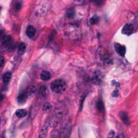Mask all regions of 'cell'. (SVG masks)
Instances as JSON below:
<instances>
[{"mask_svg":"<svg viewBox=\"0 0 138 138\" xmlns=\"http://www.w3.org/2000/svg\"><path fill=\"white\" fill-rule=\"evenodd\" d=\"M67 88L65 82L62 79H56L51 84V90L56 93H62L64 92Z\"/></svg>","mask_w":138,"mask_h":138,"instance_id":"obj_1","label":"cell"},{"mask_svg":"<svg viewBox=\"0 0 138 138\" xmlns=\"http://www.w3.org/2000/svg\"><path fill=\"white\" fill-rule=\"evenodd\" d=\"M63 113L60 111L54 112L50 119L49 125L51 128H54L58 125L62 118Z\"/></svg>","mask_w":138,"mask_h":138,"instance_id":"obj_2","label":"cell"},{"mask_svg":"<svg viewBox=\"0 0 138 138\" xmlns=\"http://www.w3.org/2000/svg\"><path fill=\"white\" fill-rule=\"evenodd\" d=\"M103 75L99 71H96L95 73H93L92 77V82L94 85H98L102 83L103 81Z\"/></svg>","mask_w":138,"mask_h":138,"instance_id":"obj_3","label":"cell"},{"mask_svg":"<svg viewBox=\"0 0 138 138\" xmlns=\"http://www.w3.org/2000/svg\"><path fill=\"white\" fill-rule=\"evenodd\" d=\"M36 92V87L34 85L29 86L24 91L25 95L27 99H31L34 97Z\"/></svg>","mask_w":138,"mask_h":138,"instance_id":"obj_4","label":"cell"},{"mask_svg":"<svg viewBox=\"0 0 138 138\" xmlns=\"http://www.w3.org/2000/svg\"><path fill=\"white\" fill-rule=\"evenodd\" d=\"M114 49L115 51L117 52L121 56H124L126 52V47L120 44L119 43L114 44Z\"/></svg>","mask_w":138,"mask_h":138,"instance_id":"obj_5","label":"cell"},{"mask_svg":"<svg viewBox=\"0 0 138 138\" xmlns=\"http://www.w3.org/2000/svg\"><path fill=\"white\" fill-rule=\"evenodd\" d=\"M134 27L133 24H126L123 27L122 30V33L126 35H131L133 32Z\"/></svg>","mask_w":138,"mask_h":138,"instance_id":"obj_6","label":"cell"},{"mask_svg":"<svg viewBox=\"0 0 138 138\" xmlns=\"http://www.w3.org/2000/svg\"><path fill=\"white\" fill-rule=\"evenodd\" d=\"M119 117L122 120L123 122L126 125H128L130 124V119L128 115L126 112L125 111H121L119 113Z\"/></svg>","mask_w":138,"mask_h":138,"instance_id":"obj_7","label":"cell"},{"mask_svg":"<svg viewBox=\"0 0 138 138\" xmlns=\"http://www.w3.org/2000/svg\"><path fill=\"white\" fill-rule=\"evenodd\" d=\"M48 132V126L47 125H44L42 128L38 138H47Z\"/></svg>","mask_w":138,"mask_h":138,"instance_id":"obj_8","label":"cell"},{"mask_svg":"<svg viewBox=\"0 0 138 138\" xmlns=\"http://www.w3.org/2000/svg\"><path fill=\"white\" fill-rule=\"evenodd\" d=\"M40 77L42 80L47 81L51 78V74L49 71L44 70L41 73Z\"/></svg>","mask_w":138,"mask_h":138,"instance_id":"obj_9","label":"cell"},{"mask_svg":"<svg viewBox=\"0 0 138 138\" xmlns=\"http://www.w3.org/2000/svg\"><path fill=\"white\" fill-rule=\"evenodd\" d=\"M36 29L32 25H29V26H27L26 30V35L29 37H32L34 36L36 34Z\"/></svg>","mask_w":138,"mask_h":138,"instance_id":"obj_10","label":"cell"},{"mask_svg":"<svg viewBox=\"0 0 138 138\" xmlns=\"http://www.w3.org/2000/svg\"><path fill=\"white\" fill-rule=\"evenodd\" d=\"M27 112L26 109H17L15 112L16 115L17 116L18 118H24V117L27 115Z\"/></svg>","mask_w":138,"mask_h":138,"instance_id":"obj_11","label":"cell"},{"mask_svg":"<svg viewBox=\"0 0 138 138\" xmlns=\"http://www.w3.org/2000/svg\"><path fill=\"white\" fill-rule=\"evenodd\" d=\"M12 42V38L10 36H5L3 38L2 43L4 46L8 47L9 46Z\"/></svg>","mask_w":138,"mask_h":138,"instance_id":"obj_12","label":"cell"},{"mask_svg":"<svg viewBox=\"0 0 138 138\" xmlns=\"http://www.w3.org/2000/svg\"><path fill=\"white\" fill-rule=\"evenodd\" d=\"M26 50V44L24 43H21L20 45L19 46L18 48V50H17V53L20 55H22L23 54Z\"/></svg>","mask_w":138,"mask_h":138,"instance_id":"obj_13","label":"cell"},{"mask_svg":"<svg viewBox=\"0 0 138 138\" xmlns=\"http://www.w3.org/2000/svg\"><path fill=\"white\" fill-rule=\"evenodd\" d=\"M27 99V98L25 95V92H23L19 95V96L17 98V101L20 104H23L26 102Z\"/></svg>","mask_w":138,"mask_h":138,"instance_id":"obj_14","label":"cell"},{"mask_svg":"<svg viewBox=\"0 0 138 138\" xmlns=\"http://www.w3.org/2000/svg\"><path fill=\"white\" fill-rule=\"evenodd\" d=\"M52 109V105L51 104L47 103L44 104L43 107V111L44 113H49L51 111Z\"/></svg>","mask_w":138,"mask_h":138,"instance_id":"obj_15","label":"cell"},{"mask_svg":"<svg viewBox=\"0 0 138 138\" xmlns=\"http://www.w3.org/2000/svg\"><path fill=\"white\" fill-rule=\"evenodd\" d=\"M90 1L91 0H72V3L74 5H79L84 4Z\"/></svg>","mask_w":138,"mask_h":138,"instance_id":"obj_16","label":"cell"},{"mask_svg":"<svg viewBox=\"0 0 138 138\" xmlns=\"http://www.w3.org/2000/svg\"><path fill=\"white\" fill-rule=\"evenodd\" d=\"M75 10L72 8L68 9L67 10V12H66V15H67V17L69 18H72L75 16Z\"/></svg>","mask_w":138,"mask_h":138,"instance_id":"obj_17","label":"cell"},{"mask_svg":"<svg viewBox=\"0 0 138 138\" xmlns=\"http://www.w3.org/2000/svg\"><path fill=\"white\" fill-rule=\"evenodd\" d=\"M12 74L10 72H6L4 75L3 77V81L4 82H8L10 80L11 78H12Z\"/></svg>","mask_w":138,"mask_h":138,"instance_id":"obj_18","label":"cell"},{"mask_svg":"<svg viewBox=\"0 0 138 138\" xmlns=\"http://www.w3.org/2000/svg\"><path fill=\"white\" fill-rule=\"evenodd\" d=\"M97 109L99 112H102L104 108V103L102 100H99L97 103Z\"/></svg>","mask_w":138,"mask_h":138,"instance_id":"obj_19","label":"cell"},{"mask_svg":"<svg viewBox=\"0 0 138 138\" xmlns=\"http://www.w3.org/2000/svg\"><path fill=\"white\" fill-rule=\"evenodd\" d=\"M40 95L43 97H46L48 95V91L47 89V87L45 86H42L40 90Z\"/></svg>","mask_w":138,"mask_h":138,"instance_id":"obj_20","label":"cell"},{"mask_svg":"<svg viewBox=\"0 0 138 138\" xmlns=\"http://www.w3.org/2000/svg\"><path fill=\"white\" fill-rule=\"evenodd\" d=\"M99 20V18L98 17V16H94V17H92V18H91L90 20V23L91 24H95L98 22Z\"/></svg>","mask_w":138,"mask_h":138,"instance_id":"obj_21","label":"cell"},{"mask_svg":"<svg viewBox=\"0 0 138 138\" xmlns=\"http://www.w3.org/2000/svg\"><path fill=\"white\" fill-rule=\"evenodd\" d=\"M59 132L57 130H55L54 131L51 136V138H59Z\"/></svg>","mask_w":138,"mask_h":138,"instance_id":"obj_22","label":"cell"},{"mask_svg":"<svg viewBox=\"0 0 138 138\" xmlns=\"http://www.w3.org/2000/svg\"><path fill=\"white\" fill-rule=\"evenodd\" d=\"M103 0H93V3L97 6H100L102 4Z\"/></svg>","mask_w":138,"mask_h":138,"instance_id":"obj_23","label":"cell"},{"mask_svg":"<svg viewBox=\"0 0 138 138\" xmlns=\"http://www.w3.org/2000/svg\"><path fill=\"white\" fill-rule=\"evenodd\" d=\"M115 135V132L114 130H112L109 132L107 135V138H114Z\"/></svg>","mask_w":138,"mask_h":138,"instance_id":"obj_24","label":"cell"},{"mask_svg":"<svg viewBox=\"0 0 138 138\" xmlns=\"http://www.w3.org/2000/svg\"><path fill=\"white\" fill-rule=\"evenodd\" d=\"M4 64V58L3 56H0V68L2 67Z\"/></svg>","mask_w":138,"mask_h":138,"instance_id":"obj_25","label":"cell"},{"mask_svg":"<svg viewBox=\"0 0 138 138\" xmlns=\"http://www.w3.org/2000/svg\"><path fill=\"white\" fill-rule=\"evenodd\" d=\"M112 96L113 97H117L119 96V91L118 90H114L112 93Z\"/></svg>","mask_w":138,"mask_h":138,"instance_id":"obj_26","label":"cell"},{"mask_svg":"<svg viewBox=\"0 0 138 138\" xmlns=\"http://www.w3.org/2000/svg\"><path fill=\"white\" fill-rule=\"evenodd\" d=\"M112 85L116 86V87H118V86H119V83H118V82L113 80L112 81Z\"/></svg>","mask_w":138,"mask_h":138,"instance_id":"obj_27","label":"cell"},{"mask_svg":"<svg viewBox=\"0 0 138 138\" xmlns=\"http://www.w3.org/2000/svg\"><path fill=\"white\" fill-rule=\"evenodd\" d=\"M69 134V132H68V130H67L64 132V135L63 136V138H68Z\"/></svg>","mask_w":138,"mask_h":138,"instance_id":"obj_28","label":"cell"},{"mask_svg":"<svg viewBox=\"0 0 138 138\" xmlns=\"http://www.w3.org/2000/svg\"><path fill=\"white\" fill-rule=\"evenodd\" d=\"M115 138H123V136L120 135H118L117 136L115 137Z\"/></svg>","mask_w":138,"mask_h":138,"instance_id":"obj_29","label":"cell"},{"mask_svg":"<svg viewBox=\"0 0 138 138\" xmlns=\"http://www.w3.org/2000/svg\"><path fill=\"white\" fill-rule=\"evenodd\" d=\"M2 99H3V96H0V100H2Z\"/></svg>","mask_w":138,"mask_h":138,"instance_id":"obj_30","label":"cell"}]
</instances>
